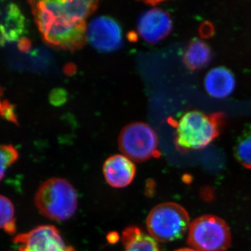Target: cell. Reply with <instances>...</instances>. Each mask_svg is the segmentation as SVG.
I'll list each match as a JSON object with an SVG mask.
<instances>
[{"label":"cell","mask_w":251,"mask_h":251,"mask_svg":"<svg viewBox=\"0 0 251 251\" xmlns=\"http://www.w3.org/2000/svg\"><path fill=\"white\" fill-rule=\"evenodd\" d=\"M119 148L132 161H146L158 155V137L148 124L135 122L126 126L120 133Z\"/></svg>","instance_id":"6"},{"label":"cell","mask_w":251,"mask_h":251,"mask_svg":"<svg viewBox=\"0 0 251 251\" xmlns=\"http://www.w3.org/2000/svg\"><path fill=\"white\" fill-rule=\"evenodd\" d=\"M218 135L216 123L202 112L185 113L176 123L175 143L182 151L201 150L210 145Z\"/></svg>","instance_id":"4"},{"label":"cell","mask_w":251,"mask_h":251,"mask_svg":"<svg viewBox=\"0 0 251 251\" xmlns=\"http://www.w3.org/2000/svg\"><path fill=\"white\" fill-rule=\"evenodd\" d=\"M189 215L183 206L175 202H164L150 211L147 227L156 242H171L184 237L189 229Z\"/></svg>","instance_id":"3"},{"label":"cell","mask_w":251,"mask_h":251,"mask_svg":"<svg viewBox=\"0 0 251 251\" xmlns=\"http://www.w3.org/2000/svg\"><path fill=\"white\" fill-rule=\"evenodd\" d=\"M121 26L113 18L98 16L87 28V40L100 52H110L122 47L123 43Z\"/></svg>","instance_id":"8"},{"label":"cell","mask_w":251,"mask_h":251,"mask_svg":"<svg viewBox=\"0 0 251 251\" xmlns=\"http://www.w3.org/2000/svg\"><path fill=\"white\" fill-rule=\"evenodd\" d=\"M204 87L206 93L212 98L226 99L235 90L236 79L234 74L227 68L216 67L206 73Z\"/></svg>","instance_id":"11"},{"label":"cell","mask_w":251,"mask_h":251,"mask_svg":"<svg viewBox=\"0 0 251 251\" xmlns=\"http://www.w3.org/2000/svg\"><path fill=\"white\" fill-rule=\"evenodd\" d=\"M13 242L20 251H75L64 242L58 229L52 226H40L15 236Z\"/></svg>","instance_id":"7"},{"label":"cell","mask_w":251,"mask_h":251,"mask_svg":"<svg viewBox=\"0 0 251 251\" xmlns=\"http://www.w3.org/2000/svg\"><path fill=\"white\" fill-rule=\"evenodd\" d=\"M31 47V44L29 41L27 39H21L18 43V48L21 50H28Z\"/></svg>","instance_id":"20"},{"label":"cell","mask_w":251,"mask_h":251,"mask_svg":"<svg viewBox=\"0 0 251 251\" xmlns=\"http://www.w3.org/2000/svg\"><path fill=\"white\" fill-rule=\"evenodd\" d=\"M43 39L55 49L75 51L87 41L86 20L98 7L97 1H29Z\"/></svg>","instance_id":"1"},{"label":"cell","mask_w":251,"mask_h":251,"mask_svg":"<svg viewBox=\"0 0 251 251\" xmlns=\"http://www.w3.org/2000/svg\"><path fill=\"white\" fill-rule=\"evenodd\" d=\"M18 157V150L13 145L0 146V181L4 178L10 167L17 161Z\"/></svg>","instance_id":"17"},{"label":"cell","mask_w":251,"mask_h":251,"mask_svg":"<svg viewBox=\"0 0 251 251\" xmlns=\"http://www.w3.org/2000/svg\"><path fill=\"white\" fill-rule=\"evenodd\" d=\"M67 93L63 89H55L51 92L50 95V101L52 105L58 106L67 101Z\"/></svg>","instance_id":"19"},{"label":"cell","mask_w":251,"mask_h":251,"mask_svg":"<svg viewBox=\"0 0 251 251\" xmlns=\"http://www.w3.org/2000/svg\"><path fill=\"white\" fill-rule=\"evenodd\" d=\"M34 204L48 219L67 221L76 211L77 193L67 180L52 178L39 187L34 197Z\"/></svg>","instance_id":"2"},{"label":"cell","mask_w":251,"mask_h":251,"mask_svg":"<svg viewBox=\"0 0 251 251\" xmlns=\"http://www.w3.org/2000/svg\"><path fill=\"white\" fill-rule=\"evenodd\" d=\"M0 229L11 235L15 234L16 231L14 204L2 195H0Z\"/></svg>","instance_id":"15"},{"label":"cell","mask_w":251,"mask_h":251,"mask_svg":"<svg viewBox=\"0 0 251 251\" xmlns=\"http://www.w3.org/2000/svg\"><path fill=\"white\" fill-rule=\"evenodd\" d=\"M187 242L196 251H227L231 244L230 230L221 218L200 216L190 225Z\"/></svg>","instance_id":"5"},{"label":"cell","mask_w":251,"mask_h":251,"mask_svg":"<svg viewBox=\"0 0 251 251\" xmlns=\"http://www.w3.org/2000/svg\"><path fill=\"white\" fill-rule=\"evenodd\" d=\"M26 31L25 18L17 5L9 4L6 7V17L0 25V42L21 40Z\"/></svg>","instance_id":"12"},{"label":"cell","mask_w":251,"mask_h":251,"mask_svg":"<svg viewBox=\"0 0 251 251\" xmlns=\"http://www.w3.org/2000/svg\"><path fill=\"white\" fill-rule=\"evenodd\" d=\"M211 59L210 48L200 39L191 41L184 52L185 64L194 70L205 67L210 62Z\"/></svg>","instance_id":"14"},{"label":"cell","mask_w":251,"mask_h":251,"mask_svg":"<svg viewBox=\"0 0 251 251\" xmlns=\"http://www.w3.org/2000/svg\"><path fill=\"white\" fill-rule=\"evenodd\" d=\"M236 158L245 168L251 169V129L238 140L235 147Z\"/></svg>","instance_id":"16"},{"label":"cell","mask_w":251,"mask_h":251,"mask_svg":"<svg viewBox=\"0 0 251 251\" xmlns=\"http://www.w3.org/2000/svg\"><path fill=\"white\" fill-rule=\"evenodd\" d=\"M137 27L144 41L156 44L169 35L173 29V21L164 10L152 8L141 14Z\"/></svg>","instance_id":"9"},{"label":"cell","mask_w":251,"mask_h":251,"mask_svg":"<svg viewBox=\"0 0 251 251\" xmlns=\"http://www.w3.org/2000/svg\"><path fill=\"white\" fill-rule=\"evenodd\" d=\"M122 241L125 251H161L152 237L135 226H130L123 231Z\"/></svg>","instance_id":"13"},{"label":"cell","mask_w":251,"mask_h":251,"mask_svg":"<svg viewBox=\"0 0 251 251\" xmlns=\"http://www.w3.org/2000/svg\"><path fill=\"white\" fill-rule=\"evenodd\" d=\"M103 172L107 183L112 187L125 188L134 179L136 174L135 163L123 154L109 157L104 163Z\"/></svg>","instance_id":"10"},{"label":"cell","mask_w":251,"mask_h":251,"mask_svg":"<svg viewBox=\"0 0 251 251\" xmlns=\"http://www.w3.org/2000/svg\"><path fill=\"white\" fill-rule=\"evenodd\" d=\"M1 90H0V115L1 117H4L6 120L16 123L17 117L15 113L14 106L6 100H1Z\"/></svg>","instance_id":"18"},{"label":"cell","mask_w":251,"mask_h":251,"mask_svg":"<svg viewBox=\"0 0 251 251\" xmlns=\"http://www.w3.org/2000/svg\"><path fill=\"white\" fill-rule=\"evenodd\" d=\"M175 251H196L193 250L192 249H187V248H184V249H178V250Z\"/></svg>","instance_id":"21"}]
</instances>
